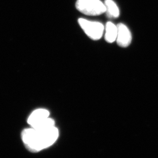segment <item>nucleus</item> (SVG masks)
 <instances>
[{"mask_svg":"<svg viewBox=\"0 0 158 158\" xmlns=\"http://www.w3.org/2000/svg\"><path fill=\"white\" fill-rule=\"evenodd\" d=\"M59 130L53 119L48 118L37 128L25 129L22 132V140L27 149L32 152H38L51 147L56 141Z\"/></svg>","mask_w":158,"mask_h":158,"instance_id":"obj_1","label":"nucleus"},{"mask_svg":"<svg viewBox=\"0 0 158 158\" xmlns=\"http://www.w3.org/2000/svg\"><path fill=\"white\" fill-rule=\"evenodd\" d=\"M76 7L81 13L90 16L100 15L106 11L104 3L100 0H77Z\"/></svg>","mask_w":158,"mask_h":158,"instance_id":"obj_2","label":"nucleus"},{"mask_svg":"<svg viewBox=\"0 0 158 158\" xmlns=\"http://www.w3.org/2000/svg\"><path fill=\"white\" fill-rule=\"evenodd\" d=\"M78 21L85 34L91 40H100L103 35L105 28L102 23L90 21L84 18H80Z\"/></svg>","mask_w":158,"mask_h":158,"instance_id":"obj_3","label":"nucleus"},{"mask_svg":"<svg viewBox=\"0 0 158 158\" xmlns=\"http://www.w3.org/2000/svg\"><path fill=\"white\" fill-rule=\"evenodd\" d=\"M50 113L44 108L35 110L29 115L28 118V123L32 128H36L42 124L49 117Z\"/></svg>","mask_w":158,"mask_h":158,"instance_id":"obj_4","label":"nucleus"},{"mask_svg":"<svg viewBox=\"0 0 158 158\" xmlns=\"http://www.w3.org/2000/svg\"><path fill=\"white\" fill-rule=\"evenodd\" d=\"M117 26V42L119 46L127 48L130 45L132 40V35L129 29L123 23H119Z\"/></svg>","mask_w":158,"mask_h":158,"instance_id":"obj_5","label":"nucleus"},{"mask_svg":"<svg viewBox=\"0 0 158 158\" xmlns=\"http://www.w3.org/2000/svg\"><path fill=\"white\" fill-rule=\"evenodd\" d=\"M105 40L108 43H113L115 42L117 36V26L113 23L108 22L106 25L104 29Z\"/></svg>","mask_w":158,"mask_h":158,"instance_id":"obj_6","label":"nucleus"},{"mask_svg":"<svg viewBox=\"0 0 158 158\" xmlns=\"http://www.w3.org/2000/svg\"><path fill=\"white\" fill-rule=\"evenodd\" d=\"M104 4L106 8V12L108 17L111 18H116L119 15L118 7L113 0H106Z\"/></svg>","mask_w":158,"mask_h":158,"instance_id":"obj_7","label":"nucleus"}]
</instances>
